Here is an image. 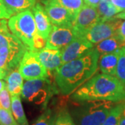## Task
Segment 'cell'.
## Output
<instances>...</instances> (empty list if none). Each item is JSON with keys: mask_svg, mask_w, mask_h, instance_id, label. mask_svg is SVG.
I'll return each mask as SVG.
<instances>
[{"mask_svg": "<svg viewBox=\"0 0 125 125\" xmlns=\"http://www.w3.org/2000/svg\"><path fill=\"white\" fill-rule=\"evenodd\" d=\"M99 53L93 48L81 56L62 64L56 70V83L61 93L68 95L93 76L98 67Z\"/></svg>", "mask_w": 125, "mask_h": 125, "instance_id": "obj_1", "label": "cell"}, {"mask_svg": "<svg viewBox=\"0 0 125 125\" xmlns=\"http://www.w3.org/2000/svg\"><path fill=\"white\" fill-rule=\"evenodd\" d=\"M76 102L106 100L113 102L125 99V85L116 76L106 74L94 76L72 94Z\"/></svg>", "mask_w": 125, "mask_h": 125, "instance_id": "obj_2", "label": "cell"}, {"mask_svg": "<svg viewBox=\"0 0 125 125\" xmlns=\"http://www.w3.org/2000/svg\"><path fill=\"white\" fill-rule=\"evenodd\" d=\"M73 113L76 125H102L113 107V102L106 100L83 101Z\"/></svg>", "mask_w": 125, "mask_h": 125, "instance_id": "obj_3", "label": "cell"}, {"mask_svg": "<svg viewBox=\"0 0 125 125\" xmlns=\"http://www.w3.org/2000/svg\"><path fill=\"white\" fill-rule=\"evenodd\" d=\"M8 26L13 35L29 49H32L33 38L38 32L31 9H27L11 16L9 18Z\"/></svg>", "mask_w": 125, "mask_h": 125, "instance_id": "obj_4", "label": "cell"}, {"mask_svg": "<svg viewBox=\"0 0 125 125\" xmlns=\"http://www.w3.org/2000/svg\"><path fill=\"white\" fill-rule=\"evenodd\" d=\"M52 85L48 78L26 80L23 84L22 97L29 102L46 106L53 91Z\"/></svg>", "mask_w": 125, "mask_h": 125, "instance_id": "obj_5", "label": "cell"}, {"mask_svg": "<svg viewBox=\"0 0 125 125\" xmlns=\"http://www.w3.org/2000/svg\"><path fill=\"white\" fill-rule=\"evenodd\" d=\"M18 70L25 80L48 78V71L40 62L36 51L28 49L23 56Z\"/></svg>", "mask_w": 125, "mask_h": 125, "instance_id": "obj_6", "label": "cell"}, {"mask_svg": "<svg viewBox=\"0 0 125 125\" xmlns=\"http://www.w3.org/2000/svg\"><path fill=\"white\" fill-rule=\"evenodd\" d=\"M122 22L121 19L99 21L90 29L84 37L91 43L97 44L102 40L115 36Z\"/></svg>", "mask_w": 125, "mask_h": 125, "instance_id": "obj_7", "label": "cell"}, {"mask_svg": "<svg viewBox=\"0 0 125 125\" xmlns=\"http://www.w3.org/2000/svg\"><path fill=\"white\" fill-rule=\"evenodd\" d=\"M80 36L73 26H55L49 34L45 47L49 49H62L76 37Z\"/></svg>", "mask_w": 125, "mask_h": 125, "instance_id": "obj_8", "label": "cell"}, {"mask_svg": "<svg viewBox=\"0 0 125 125\" xmlns=\"http://www.w3.org/2000/svg\"><path fill=\"white\" fill-rule=\"evenodd\" d=\"M45 10L51 23L55 26H73L76 16L52 0L43 1Z\"/></svg>", "mask_w": 125, "mask_h": 125, "instance_id": "obj_9", "label": "cell"}, {"mask_svg": "<svg viewBox=\"0 0 125 125\" xmlns=\"http://www.w3.org/2000/svg\"><path fill=\"white\" fill-rule=\"evenodd\" d=\"M99 21L97 9L84 4L76 15L73 27L80 36H85L91 27Z\"/></svg>", "mask_w": 125, "mask_h": 125, "instance_id": "obj_10", "label": "cell"}, {"mask_svg": "<svg viewBox=\"0 0 125 125\" xmlns=\"http://www.w3.org/2000/svg\"><path fill=\"white\" fill-rule=\"evenodd\" d=\"M27 46L22 47H3L0 48V69L9 72L19 67Z\"/></svg>", "mask_w": 125, "mask_h": 125, "instance_id": "obj_11", "label": "cell"}, {"mask_svg": "<svg viewBox=\"0 0 125 125\" xmlns=\"http://www.w3.org/2000/svg\"><path fill=\"white\" fill-rule=\"evenodd\" d=\"M93 48V44L87 40L84 36H79L61 49L62 64L81 56Z\"/></svg>", "mask_w": 125, "mask_h": 125, "instance_id": "obj_12", "label": "cell"}, {"mask_svg": "<svg viewBox=\"0 0 125 125\" xmlns=\"http://www.w3.org/2000/svg\"><path fill=\"white\" fill-rule=\"evenodd\" d=\"M36 53L40 62L47 71H55L62 65L61 49L44 47Z\"/></svg>", "mask_w": 125, "mask_h": 125, "instance_id": "obj_13", "label": "cell"}, {"mask_svg": "<svg viewBox=\"0 0 125 125\" xmlns=\"http://www.w3.org/2000/svg\"><path fill=\"white\" fill-rule=\"evenodd\" d=\"M31 10L34 15L38 33L47 40L52 30L53 24L45 12V8L40 3H37Z\"/></svg>", "mask_w": 125, "mask_h": 125, "instance_id": "obj_14", "label": "cell"}, {"mask_svg": "<svg viewBox=\"0 0 125 125\" xmlns=\"http://www.w3.org/2000/svg\"><path fill=\"white\" fill-rule=\"evenodd\" d=\"M121 49L114 52L102 54L101 55L99 59L98 65L102 73L115 76L117 65L120 55Z\"/></svg>", "mask_w": 125, "mask_h": 125, "instance_id": "obj_15", "label": "cell"}, {"mask_svg": "<svg viewBox=\"0 0 125 125\" xmlns=\"http://www.w3.org/2000/svg\"><path fill=\"white\" fill-rule=\"evenodd\" d=\"M7 88L11 96L20 95L23 88V77L19 70H14L6 76L4 79Z\"/></svg>", "mask_w": 125, "mask_h": 125, "instance_id": "obj_16", "label": "cell"}, {"mask_svg": "<svg viewBox=\"0 0 125 125\" xmlns=\"http://www.w3.org/2000/svg\"><path fill=\"white\" fill-rule=\"evenodd\" d=\"M125 47V42L115 35L101 41L97 44L95 49L99 54L111 53Z\"/></svg>", "mask_w": 125, "mask_h": 125, "instance_id": "obj_17", "label": "cell"}, {"mask_svg": "<svg viewBox=\"0 0 125 125\" xmlns=\"http://www.w3.org/2000/svg\"><path fill=\"white\" fill-rule=\"evenodd\" d=\"M8 12L13 16L27 9H31L36 4V0H0Z\"/></svg>", "mask_w": 125, "mask_h": 125, "instance_id": "obj_18", "label": "cell"}, {"mask_svg": "<svg viewBox=\"0 0 125 125\" xmlns=\"http://www.w3.org/2000/svg\"><path fill=\"white\" fill-rule=\"evenodd\" d=\"M99 21H108L117 19L116 16L120 13L119 10L112 4L111 0H101L97 7Z\"/></svg>", "mask_w": 125, "mask_h": 125, "instance_id": "obj_19", "label": "cell"}, {"mask_svg": "<svg viewBox=\"0 0 125 125\" xmlns=\"http://www.w3.org/2000/svg\"><path fill=\"white\" fill-rule=\"evenodd\" d=\"M11 111L15 120L20 125H29L23 109L20 95L11 96Z\"/></svg>", "mask_w": 125, "mask_h": 125, "instance_id": "obj_20", "label": "cell"}, {"mask_svg": "<svg viewBox=\"0 0 125 125\" xmlns=\"http://www.w3.org/2000/svg\"><path fill=\"white\" fill-rule=\"evenodd\" d=\"M125 103H120L112 108L108 115L102 125H118Z\"/></svg>", "mask_w": 125, "mask_h": 125, "instance_id": "obj_21", "label": "cell"}, {"mask_svg": "<svg viewBox=\"0 0 125 125\" xmlns=\"http://www.w3.org/2000/svg\"><path fill=\"white\" fill-rule=\"evenodd\" d=\"M62 7L65 8L74 16H76L77 13L84 5L83 0H52Z\"/></svg>", "mask_w": 125, "mask_h": 125, "instance_id": "obj_22", "label": "cell"}, {"mask_svg": "<svg viewBox=\"0 0 125 125\" xmlns=\"http://www.w3.org/2000/svg\"><path fill=\"white\" fill-rule=\"evenodd\" d=\"M23 42L9 32L0 33V48L3 47H22Z\"/></svg>", "mask_w": 125, "mask_h": 125, "instance_id": "obj_23", "label": "cell"}, {"mask_svg": "<svg viewBox=\"0 0 125 125\" xmlns=\"http://www.w3.org/2000/svg\"><path fill=\"white\" fill-rule=\"evenodd\" d=\"M56 116L57 115H56L52 110L48 108L38 117L32 125H54Z\"/></svg>", "mask_w": 125, "mask_h": 125, "instance_id": "obj_24", "label": "cell"}, {"mask_svg": "<svg viewBox=\"0 0 125 125\" xmlns=\"http://www.w3.org/2000/svg\"><path fill=\"white\" fill-rule=\"evenodd\" d=\"M115 76L125 85V47L121 49L116 68Z\"/></svg>", "mask_w": 125, "mask_h": 125, "instance_id": "obj_25", "label": "cell"}, {"mask_svg": "<svg viewBox=\"0 0 125 125\" xmlns=\"http://www.w3.org/2000/svg\"><path fill=\"white\" fill-rule=\"evenodd\" d=\"M0 107L6 110L11 111V99L10 94L7 88L6 84L0 92Z\"/></svg>", "mask_w": 125, "mask_h": 125, "instance_id": "obj_26", "label": "cell"}, {"mask_svg": "<svg viewBox=\"0 0 125 125\" xmlns=\"http://www.w3.org/2000/svg\"><path fill=\"white\" fill-rule=\"evenodd\" d=\"M0 125H20L16 122L12 114L4 108L0 107Z\"/></svg>", "mask_w": 125, "mask_h": 125, "instance_id": "obj_27", "label": "cell"}, {"mask_svg": "<svg viewBox=\"0 0 125 125\" xmlns=\"http://www.w3.org/2000/svg\"><path fill=\"white\" fill-rule=\"evenodd\" d=\"M54 125H76V124L68 111H62L57 115Z\"/></svg>", "mask_w": 125, "mask_h": 125, "instance_id": "obj_28", "label": "cell"}, {"mask_svg": "<svg viewBox=\"0 0 125 125\" xmlns=\"http://www.w3.org/2000/svg\"><path fill=\"white\" fill-rule=\"evenodd\" d=\"M47 40L45 39L43 37L40 36L38 33H37L33 38V48L32 50L34 51H40V49H43L46 45Z\"/></svg>", "mask_w": 125, "mask_h": 125, "instance_id": "obj_29", "label": "cell"}, {"mask_svg": "<svg viewBox=\"0 0 125 125\" xmlns=\"http://www.w3.org/2000/svg\"><path fill=\"white\" fill-rule=\"evenodd\" d=\"M112 4L116 8L120 13L116 16L117 19H125V0H111Z\"/></svg>", "mask_w": 125, "mask_h": 125, "instance_id": "obj_30", "label": "cell"}, {"mask_svg": "<svg viewBox=\"0 0 125 125\" xmlns=\"http://www.w3.org/2000/svg\"><path fill=\"white\" fill-rule=\"evenodd\" d=\"M11 17L4 5L0 1V19H9Z\"/></svg>", "mask_w": 125, "mask_h": 125, "instance_id": "obj_31", "label": "cell"}, {"mask_svg": "<svg viewBox=\"0 0 125 125\" xmlns=\"http://www.w3.org/2000/svg\"><path fill=\"white\" fill-rule=\"evenodd\" d=\"M117 36H118L121 40L125 42V20L122 22L120 26L119 27L117 32Z\"/></svg>", "mask_w": 125, "mask_h": 125, "instance_id": "obj_32", "label": "cell"}, {"mask_svg": "<svg viewBox=\"0 0 125 125\" xmlns=\"http://www.w3.org/2000/svg\"><path fill=\"white\" fill-rule=\"evenodd\" d=\"M9 32L8 22L6 19H0V33Z\"/></svg>", "mask_w": 125, "mask_h": 125, "instance_id": "obj_33", "label": "cell"}, {"mask_svg": "<svg viewBox=\"0 0 125 125\" xmlns=\"http://www.w3.org/2000/svg\"><path fill=\"white\" fill-rule=\"evenodd\" d=\"M83 1H84V3L85 4L97 8L101 0H83Z\"/></svg>", "mask_w": 125, "mask_h": 125, "instance_id": "obj_34", "label": "cell"}, {"mask_svg": "<svg viewBox=\"0 0 125 125\" xmlns=\"http://www.w3.org/2000/svg\"><path fill=\"white\" fill-rule=\"evenodd\" d=\"M125 125V106L124 108V110L122 111V113L121 115L120 119L119 121V125Z\"/></svg>", "mask_w": 125, "mask_h": 125, "instance_id": "obj_35", "label": "cell"}, {"mask_svg": "<svg viewBox=\"0 0 125 125\" xmlns=\"http://www.w3.org/2000/svg\"><path fill=\"white\" fill-rule=\"evenodd\" d=\"M6 84V82H5L4 81H3L2 79H0V92H1V90H2V88H4V86Z\"/></svg>", "mask_w": 125, "mask_h": 125, "instance_id": "obj_36", "label": "cell"}, {"mask_svg": "<svg viewBox=\"0 0 125 125\" xmlns=\"http://www.w3.org/2000/svg\"></svg>", "mask_w": 125, "mask_h": 125, "instance_id": "obj_37", "label": "cell"}]
</instances>
